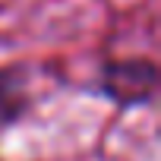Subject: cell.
Returning a JSON list of instances; mask_svg holds the SVG:
<instances>
[{"label": "cell", "instance_id": "cell-1", "mask_svg": "<svg viewBox=\"0 0 161 161\" xmlns=\"http://www.w3.org/2000/svg\"><path fill=\"white\" fill-rule=\"evenodd\" d=\"M98 92L111 98L120 108H136V104H152L158 92V69L145 57H130V60H111L101 69Z\"/></svg>", "mask_w": 161, "mask_h": 161}, {"label": "cell", "instance_id": "cell-2", "mask_svg": "<svg viewBox=\"0 0 161 161\" xmlns=\"http://www.w3.org/2000/svg\"><path fill=\"white\" fill-rule=\"evenodd\" d=\"M38 73L32 66H0V130L19 123L38 98Z\"/></svg>", "mask_w": 161, "mask_h": 161}]
</instances>
